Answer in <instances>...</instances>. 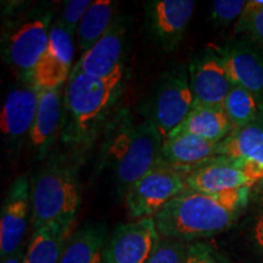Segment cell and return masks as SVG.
Returning a JSON list of instances; mask_svg holds the SVG:
<instances>
[{
  "label": "cell",
  "mask_w": 263,
  "mask_h": 263,
  "mask_svg": "<svg viewBox=\"0 0 263 263\" xmlns=\"http://www.w3.org/2000/svg\"><path fill=\"white\" fill-rule=\"evenodd\" d=\"M250 188L222 193L184 192L154 217L161 238L190 241L222 233L248 205Z\"/></svg>",
  "instance_id": "cell-1"
},
{
  "label": "cell",
  "mask_w": 263,
  "mask_h": 263,
  "mask_svg": "<svg viewBox=\"0 0 263 263\" xmlns=\"http://www.w3.org/2000/svg\"><path fill=\"white\" fill-rule=\"evenodd\" d=\"M161 147L162 138L153 120L138 126L124 122L114 134L106 153L114 161L117 183L124 193L162 161Z\"/></svg>",
  "instance_id": "cell-2"
},
{
  "label": "cell",
  "mask_w": 263,
  "mask_h": 263,
  "mask_svg": "<svg viewBox=\"0 0 263 263\" xmlns=\"http://www.w3.org/2000/svg\"><path fill=\"white\" fill-rule=\"evenodd\" d=\"M31 201L34 230L50 223L73 224L81 203L76 171L64 163L49 164L35 177Z\"/></svg>",
  "instance_id": "cell-3"
},
{
  "label": "cell",
  "mask_w": 263,
  "mask_h": 263,
  "mask_svg": "<svg viewBox=\"0 0 263 263\" xmlns=\"http://www.w3.org/2000/svg\"><path fill=\"white\" fill-rule=\"evenodd\" d=\"M186 174L161 161L124 193L128 215L133 219L155 217L174 197L186 192Z\"/></svg>",
  "instance_id": "cell-4"
},
{
  "label": "cell",
  "mask_w": 263,
  "mask_h": 263,
  "mask_svg": "<svg viewBox=\"0 0 263 263\" xmlns=\"http://www.w3.org/2000/svg\"><path fill=\"white\" fill-rule=\"evenodd\" d=\"M123 67L106 78L72 72L66 91V105L78 129L87 130L107 110L120 87Z\"/></svg>",
  "instance_id": "cell-5"
},
{
  "label": "cell",
  "mask_w": 263,
  "mask_h": 263,
  "mask_svg": "<svg viewBox=\"0 0 263 263\" xmlns=\"http://www.w3.org/2000/svg\"><path fill=\"white\" fill-rule=\"evenodd\" d=\"M194 103L190 78L184 67L171 72L157 90L151 118L162 140L182 124Z\"/></svg>",
  "instance_id": "cell-6"
},
{
  "label": "cell",
  "mask_w": 263,
  "mask_h": 263,
  "mask_svg": "<svg viewBox=\"0 0 263 263\" xmlns=\"http://www.w3.org/2000/svg\"><path fill=\"white\" fill-rule=\"evenodd\" d=\"M160 238L154 217L118 226L107 242L106 263H146Z\"/></svg>",
  "instance_id": "cell-7"
},
{
  "label": "cell",
  "mask_w": 263,
  "mask_h": 263,
  "mask_svg": "<svg viewBox=\"0 0 263 263\" xmlns=\"http://www.w3.org/2000/svg\"><path fill=\"white\" fill-rule=\"evenodd\" d=\"M74 44L70 33L60 22L50 28L49 45L32 76V84L39 90L60 88L71 77Z\"/></svg>",
  "instance_id": "cell-8"
},
{
  "label": "cell",
  "mask_w": 263,
  "mask_h": 263,
  "mask_svg": "<svg viewBox=\"0 0 263 263\" xmlns=\"http://www.w3.org/2000/svg\"><path fill=\"white\" fill-rule=\"evenodd\" d=\"M186 192L222 193L250 188L255 184L246 172L242 160L218 156L186 174Z\"/></svg>",
  "instance_id": "cell-9"
},
{
  "label": "cell",
  "mask_w": 263,
  "mask_h": 263,
  "mask_svg": "<svg viewBox=\"0 0 263 263\" xmlns=\"http://www.w3.org/2000/svg\"><path fill=\"white\" fill-rule=\"evenodd\" d=\"M31 189L26 176L12 183L0 217V257L5 258L22 248L27 228Z\"/></svg>",
  "instance_id": "cell-10"
},
{
  "label": "cell",
  "mask_w": 263,
  "mask_h": 263,
  "mask_svg": "<svg viewBox=\"0 0 263 263\" xmlns=\"http://www.w3.org/2000/svg\"><path fill=\"white\" fill-rule=\"evenodd\" d=\"M218 57L233 84L249 90L263 103V51L251 43L238 41L219 49Z\"/></svg>",
  "instance_id": "cell-11"
},
{
  "label": "cell",
  "mask_w": 263,
  "mask_h": 263,
  "mask_svg": "<svg viewBox=\"0 0 263 263\" xmlns=\"http://www.w3.org/2000/svg\"><path fill=\"white\" fill-rule=\"evenodd\" d=\"M190 85L195 100L194 104L223 106L234 84L230 81L218 54L209 52L192 64Z\"/></svg>",
  "instance_id": "cell-12"
},
{
  "label": "cell",
  "mask_w": 263,
  "mask_h": 263,
  "mask_svg": "<svg viewBox=\"0 0 263 263\" xmlns=\"http://www.w3.org/2000/svg\"><path fill=\"white\" fill-rule=\"evenodd\" d=\"M49 37V20L38 18L21 26L10 38L9 61L31 82L33 71L48 49Z\"/></svg>",
  "instance_id": "cell-13"
},
{
  "label": "cell",
  "mask_w": 263,
  "mask_h": 263,
  "mask_svg": "<svg viewBox=\"0 0 263 263\" xmlns=\"http://www.w3.org/2000/svg\"><path fill=\"white\" fill-rule=\"evenodd\" d=\"M124 34L126 32L122 24L115 21L104 37L99 39L89 50L82 54L73 71L98 78H106L122 68L121 59L123 54Z\"/></svg>",
  "instance_id": "cell-14"
},
{
  "label": "cell",
  "mask_w": 263,
  "mask_h": 263,
  "mask_svg": "<svg viewBox=\"0 0 263 263\" xmlns=\"http://www.w3.org/2000/svg\"><path fill=\"white\" fill-rule=\"evenodd\" d=\"M196 3L193 0H157L150 4V26L166 48L178 45L193 17Z\"/></svg>",
  "instance_id": "cell-15"
},
{
  "label": "cell",
  "mask_w": 263,
  "mask_h": 263,
  "mask_svg": "<svg viewBox=\"0 0 263 263\" xmlns=\"http://www.w3.org/2000/svg\"><path fill=\"white\" fill-rule=\"evenodd\" d=\"M216 157H218V143L193 134H174L162 140V162L185 173L192 172Z\"/></svg>",
  "instance_id": "cell-16"
},
{
  "label": "cell",
  "mask_w": 263,
  "mask_h": 263,
  "mask_svg": "<svg viewBox=\"0 0 263 263\" xmlns=\"http://www.w3.org/2000/svg\"><path fill=\"white\" fill-rule=\"evenodd\" d=\"M38 100L39 89L33 84L10 90L0 114L2 133L10 139H18L31 133L38 110Z\"/></svg>",
  "instance_id": "cell-17"
},
{
  "label": "cell",
  "mask_w": 263,
  "mask_h": 263,
  "mask_svg": "<svg viewBox=\"0 0 263 263\" xmlns=\"http://www.w3.org/2000/svg\"><path fill=\"white\" fill-rule=\"evenodd\" d=\"M107 242L104 223H87L70 236L60 263H106Z\"/></svg>",
  "instance_id": "cell-18"
},
{
  "label": "cell",
  "mask_w": 263,
  "mask_h": 263,
  "mask_svg": "<svg viewBox=\"0 0 263 263\" xmlns=\"http://www.w3.org/2000/svg\"><path fill=\"white\" fill-rule=\"evenodd\" d=\"M233 129L234 128L223 106H205L194 104L185 120L170 136L180 133L193 134L213 143H219L226 139Z\"/></svg>",
  "instance_id": "cell-19"
},
{
  "label": "cell",
  "mask_w": 263,
  "mask_h": 263,
  "mask_svg": "<svg viewBox=\"0 0 263 263\" xmlns=\"http://www.w3.org/2000/svg\"><path fill=\"white\" fill-rule=\"evenodd\" d=\"M73 224L50 223L34 230L24 263H60Z\"/></svg>",
  "instance_id": "cell-20"
},
{
  "label": "cell",
  "mask_w": 263,
  "mask_h": 263,
  "mask_svg": "<svg viewBox=\"0 0 263 263\" xmlns=\"http://www.w3.org/2000/svg\"><path fill=\"white\" fill-rule=\"evenodd\" d=\"M61 88V87H60ZM39 90L38 110L31 133V141L39 149L47 147L58 132L61 117V89Z\"/></svg>",
  "instance_id": "cell-21"
},
{
  "label": "cell",
  "mask_w": 263,
  "mask_h": 263,
  "mask_svg": "<svg viewBox=\"0 0 263 263\" xmlns=\"http://www.w3.org/2000/svg\"><path fill=\"white\" fill-rule=\"evenodd\" d=\"M115 4L110 0H94L77 29L78 45L83 52L93 47L114 25Z\"/></svg>",
  "instance_id": "cell-22"
},
{
  "label": "cell",
  "mask_w": 263,
  "mask_h": 263,
  "mask_svg": "<svg viewBox=\"0 0 263 263\" xmlns=\"http://www.w3.org/2000/svg\"><path fill=\"white\" fill-rule=\"evenodd\" d=\"M234 129L246 127L263 117V103L244 88L233 85L223 104Z\"/></svg>",
  "instance_id": "cell-23"
},
{
  "label": "cell",
  "mask_w": 263,
  "mask_h": 263,
  "mask_svg": "<svg viewBox=\"0 0 263 263\" xmlns=\"http://www.w3.org/2000/svg\"><path fill=\"white\" fill-rule=\"evenodd\" d=\"M263 146V117L249 126L233 129L218 143V156L244 160Z\"/></svg>",
  "instance_id": "cell-24"
},
{
  "label": "cell",
  "mask_w": 263,
  "mask_h": 263,
  "mask_svg": "<svg viewBox=\"0 0 263 263\" xmlns=\"http://www.w3.org/2000/svg\"><path fill=\"white\" fill-rule=\"evenodd\" d=\"M189 245L183 240L160 238L155 251L146 263H184Z\"/></svg>",
  "instance_id": "cell-25"
},
{
  "label": "cell",
  "mask_w": 263,
  "mask_h": 263,
  "mask_svg": "<svg viewBox=\"0 0 263 263\" xmlns=\"http://www.w3.org/2000/svg\"><path fill=\"white\" fill-rule=\"evenodd\" d=\"M91 4H93L91 0H71V2H67L58 22H60L68 32L73 34L80 27L82 20L88 12Z\"/></svg>",
  "instance_id": "cell-26"
},
{
  "label": "cell",
  "mask_w": 263,
  "mask_h": 263,
  "mask_svg": "<svg viewBox=\"0 0 263 263\" xmlns=\"http://www.w3.org/2000/svg\"><path fill=\"white\" fill-rule=\"evenodd\" d=\"M246 2L242 0H215L212 2V20L217 24L226 25L240 18Z\"/></svg>",
  "instance_id": "cell-27"
},
{
  "label": "cell",
  "mask_w": 263,
  "mask_h": 263,
  "mask_svg": "<svg viewBox=\"0 0 263 263\" xmlns=\"http://www.w3.org/2000/svg\"><path fill=\"white\" fill-rule=\"evenodd\" d=\"M184 263H227L211 246L203 242H194L189 245L188 254Z\"/></svg>",
  "instance_id": "cell-28"
},
{
  "label": "cell",
  "mask_w": 263,
  "mask_h": 263,
  "mask_svg": "<svg viewBox=\"0 0 263 263\" xmlns=\"http://www.w3.org/2000/svg\"><path fill=\"white\" fill-rule=\"evenodd\" d=\"M263 10V0H250V2H246L245 9L242 11L241 16L238 20L235 26V32L236 33H245L246 27L250 24L254 16L258 14L259 11Z\"/></svg>",
  "instance_id": "cell-29"
},
{
  "label": "cell",
  "mask_w": 263,
  "mask_h": 263,
  "mask_svg": "<svg viewBox=\"0 0 263 263\" xmlns=\"http://www.w3.org/2000/svg\"><path fill=\"white\" fill-rule=\"evenodd\" d=\"M245 33H249L252 41L257 43L259 47L263 49V10L259 11L258 14H256L254 18L250 21Z\"/></svg>",
  "instance_id": "cell-30"
},
{
  "label": "cell",
  "mask_w": 263,
  "mask_h": 263,
  "mask_svg": "<svg viewBox=\"0 0 263 263\" xmlns=\"http://www.w3.org/2000/svg\"><path fill=\"white\" fill-rule=\"evenodd\" d=\"M252 238H254L255 245L257 246L259 252L263 254V210L256 218L254 229H252Z\"/></svg>",
  "instance_id": "cell-31"
},
{
  "label": "cell",
  "mask_w": 263,
  "mask_h": 263,
  "mask_svg": "<svg viewBox=\"0 0 263 263\" xmlns=\"http://www.w3.org/2000/svg\"><path fill=\"white\" fill-rule=\"evenodd\" d=\"M25 252L24 249H20L18 251H16L15 254L8 256V257L3 258L2 263H24L25 262Z\"/></svg>",
  "instance_id": "cell-32"
},
{
  "label": "cell",
  "mask_w": 263,
  "mask_h": 263,
  "mask_svg": "<svg viewBox=\"0 0 263 263\" xmlns=\"http://www.w3.org/2000/svg\"><path fill=\"white\" fill-rule=\"evenodd\" d=\"M246 160H251V161H256V162L263 164V146L259 147L254 153L251 154V155L246 157Z\"/></svg>",
  "instance_id": "cell-33"
}]
</instances>
